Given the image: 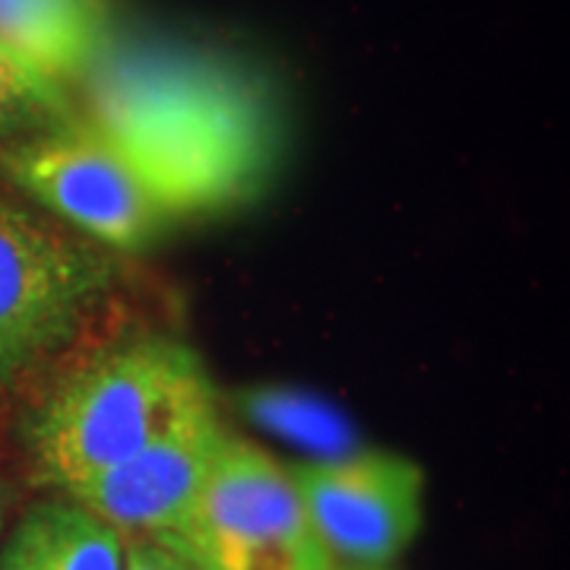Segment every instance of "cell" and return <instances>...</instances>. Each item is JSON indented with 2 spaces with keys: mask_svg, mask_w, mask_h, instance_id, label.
<instances>
[{
  "mask_svg": "<svg viewBox=\"0 0 570 570\" xmlns=\"http://www.w3.org/2000/svg\"><path fill=\"white\" fill-rule=\"evenodd\" d=\"M111 279L105 254L0 194V384L61 346Z\"/></svg>",
  "mask_w": 570,
  "mask_h": 570,
  "instance_id": "5",
  "label": "cell"
},
{
  "mask_svg": "<svg viewBox=\"0 0 570 570\" xmlns=\"http://www.w3.org/2000/svg\"><path fill=\"white\" fill-rule=\"evenodd\" d=\"M111 36L105 0H0V41L58 82L82 80Z\"/></svg>",
  "mask_w": 570,
  "mask_h": 570,
  "instance_id": "8",
  "label": "cell"
},
{
  "mask_svg": "<svg viewBox=\"0 0 570 570\" xmlns=\"http://www.w3.org/2000/svg\"><path fill=\"white\" fill-rule=\"evenodd\" d=\"M82 86L86 124L121 153L171 219L254 204L279 175V92L232 51L111 36Z\"/></svg>",
  "mask_w": 570,
  "mask_h": 570,
  "instance_id": "1",
  "label": "cell"
},
{
  "mask_svg": "<svg viewBox=\"0 0 570 570\" xmlns=\"http://www.w3.org/2000/svg\"><path fill=\"white\" fill-rule=\"evenodd\" d=\"M324 549L355 568H384L425 520V469L400 453L358 450L288 466Z\"/></svg>",
  "mask_w": 570,
  "mask_h": 570,
  "instance_id": "6",
  "label": "cell"
},
{
  "mask_svg": "<svg viewBox=\"0 0 570 570\" xmlns=\"http://www.w3.org/2000/svg\"><path fill=\"white\" fill-rule=\"evenodd\" d=\"M197 570H333L302 498L269 453L228 438L194 508L165 539Z\"/></svg>",
  "mask_w": 570,
  "mask_h": 570,
  "instance_id": "3",
  "label": "cell"
},
{
  "mask_svg": "<svg viewBox=\"0 0 570 570\" xmlns=\"http://www.w3.org/2000/svg\"><path fill=\"white\" fill-rule=\"evenodd\" d=\"M0 570H124V535L63 494L22 513Z\"/></svg>",
  "mask_w": 570,
  "mask_h": 570,
  "instance_id": "9",
  "label": "cell"
},
{
  "mask_svg": "<svg viewBox=\"0 0 570 570\" xmlns=\"http://www.w3.org/2000/svg\"><path fill=\"white\" fill-rule=\"evenodd\" d=\"M0 171L63 223L115 250L156 245L171 223L121 153L80 115L0 142Z\"/></svg>",
  "mask_w": 570,
  "mask_h": 570,
  "instance_id": "4",
  "label": "cell"
},
{
  "mask_svg": "<svg viewBox=\"0 0 570 570\" xmlns=\"http://www.w3.org/2000/svg\"><path fill=\"white\" fill-rule=\"evenodd\" d=\"M333 570H336V568H333ZM358 570H381V568H358Z\"/></svg>",
  "mask_w": 570,
  "mask_h": 570,
  "instance_id": "14",
  "label": "cell"
},
{
  "mask_svg": "<svg viewBox=\"0 0 570 570\" xmlns=\"http://www.w3.org/2000/svg\"><path fill=\"white\" fill-rule=\"evenodd\" d=\"M124 570H197V564L156 539L130 535L124 546Z\"/></svg>",
  "mask_w": 570,
  "mask_h": 570,
  "instance_id": "12",
  "label": "cell"
},
{
  "mask_svg": "<svg viewBox=\"0 0 570 570\" xmlns=\"http://www.w3.org/2000/svg\"><path fill=\"white\" fill-rule=\"evenodd\" d=\"M213 409L216 390L194 348L168 336L130 340L45 400L29 425L36 472L45 485L73 489Z\"/></svg>",
  "mask_w": 570,
  "mask_h": 570,
  "instance_id": "2",
  "label": "cell"
},
{
  "mask_svg": "<svg viewBox=\"0 0 570 570\" xmlns=\"http://www.w3.org/2000/svg\"><path fill=\"white\" fill-rule=\"evenodd\" d=\"M77 118L63 82L0 41V137L17 140Z\"/></svg>",
  "mask_w": 570,
  "mask_h": 570,
  "instance_id": "10",
  "label": "cell"
},
{
  "mask_svg": "<svg viewBox=\"0 0 570 570\" xmlns=\"http://www.w3.org/2000/svg\"><path fill=\"white\" fill-rule=\"evenodd\" d=\"M0 527H3V504H0Z\"/></svg>",
  "mask_w": 570,
  "mask_h": 570,
  "instance_id": "13",
  "label": "cell"
},
{
  "mask_svg": "<svg viewBox=\"0 0 570 570\" xmlns=\"http://www.w3.org/2000/svg\"><path fill=\"white\" fill-rule=\"evenodd\" d=\"M228 438L232 431L223 425L219 409H213L63 494L121 535L165 539L194 508Z\"/></svg>",
  "mask_w": 570,
  "mask_h": 570,
  "instance_id": "7",
  "label": "cell"
},
{
  "mask_svg": "<svg viewBox=\"0 0 570 570\" xmlns=\"http://www.w3.org/2000/svg\"><path fill=\"white\" fill-rule=\"evenodd\" d=\"M250 412H257L266 425H273V431H283L305 448L321 450L330 456H343L348 448L346 422L333 409L305 400V396L269 393V396L257 400V406L250 403ZM330 456H324V460H330Z\"/></svg>",
  "mask_w": 570,
  "mask_h": 570,
  "instance_id": "11",
  "label": "cell"
}]
</instances>
